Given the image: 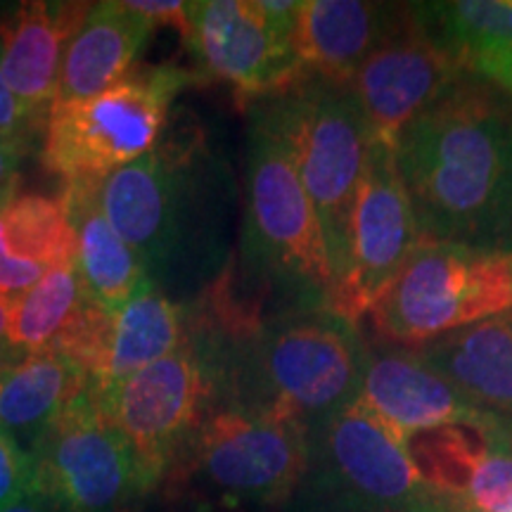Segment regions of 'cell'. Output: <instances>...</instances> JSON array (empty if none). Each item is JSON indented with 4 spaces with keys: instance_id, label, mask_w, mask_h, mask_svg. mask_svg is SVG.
Masks as SVG:
<instances>
[{
    "instance_id": "d6986e66",
    "label": "cell",
    "mask_w": 512,
    "mask_h": 512,
    "mask_svg": "<svg viewBox=\"0 0 512 512\" xmlns=\"http://www.w3.org/2000/svg\"><path fill=\"white\" fill-rule=\"evenodd\" d=\"M413 351L479 411L512 420V309Z\"/></svg>"
},
{
    "instance_id": "9a60e30c",
    "label": "cell",
    "mask_w": 512,
    "mask_h": 512,
    "mask_svg": "<svg viewBox=\"0 0 512 512\" xmlns=\"http://www.w3.org/2000/svg\"><path fill=\"white\" fill-rule=\"evenodd\" d=\"M366 411L403 444L411 434L482 420L484 411L458 392L446 377L427 366L413 349L396 344H368L361 396Z\"/></svg>"
},
{
    "instance_id": "e0dca14e",
    "label": "cell",
    "mask_w": 512,
    "mask_h": 512,
    "mask_svg": "<svg viewBox=\"0 0 512 512\" xmlns=\"http://www.w3.org/2000/svg\"><path fill=\"white\" fill-rule=\"evenodd\" d=\"M88 10L91 3L34 0L19 3L0 22L5 83L41 131H46L48 114L57 100L64 53Z\"/></svg>"
},
{
    "instance_id": "1f68e13d",
    "label": "cell",
    "mask_w": 512,
    "mask_h": 512,
    "mask_svg": "<svg viewBox=\"0 0 512 512\" xmlns=\"http://www.w3.org/2000/svg\"><path fill=\"white\" fill-rule=\"evenodd\" d=\"M3 512H55V508H53V503H50L48 498L36 489V491H31L29 496H24L22 501L10 505V508Z\"/></svg>"
},
{
    "instance_id": "f546056e",
    "label": "cell",
    "mask_w": 512,
    "mask_h": 512,
    "mask_svg": "<svg viewBox=\"0 0 512 512\" xmlns=\"http://www.w3.org/2000/svg\"><path fill=\"white\" fill-rule=\"evenodd\" d=\"M19 159L15 152H10L8 147L0 145V207L8 204L12 197L17 195V183H19Z\"/></svg>"
},
{
    "instance_id": "30bf717a",
    "label": "cell",
    "mask_w": 512,
    "mask_h": 512,
    "mask_svg": "<svg viewBox=\"0 0 512 512\" xmlns=\"http://www.w3.org/2000/svg\"><path fill=\"white\" fill-rule=\"evenodd\" d=\"M31 456L55 512H131L152 494L136 451L91 389L64 408Z\"/></svg>"
},
{
    "instance_id": "6da1fadb",
    "label": "cell",
    "mask_w": 512,
    "mask_h": 512,
    "mask_svg": "<svg viewBox=\"0 0 512 512\" xmlns=\"http://www.w3.org/2000/svg\"><path fill=\"white\" fill-rule=\"evenodd\" d=\"M420 242L512 252V98L467 76L394 145Z\"/></svg>"
},
{
    "instance_id": "3957f363",
    "label": "cell",
    "mask_w": 512,
    "mask_h": 512,
    "mask_svg": "<svg viewBox=\"0 0 512 512\" xmlns=\"http://www.w3.org/2000/svg\"><path fill=\"white\" fill-rule=\"evenodd\" d=\"M190 330L214 363L221 406L278 415L311 434L361 396L368 342L332 309L280 311L238 328L192 318Z\"/></svg>"
},
{
    "instance_id": "603a6c76",
    "label": "cell",
    "mask_w": 512,
    "mask_h": 512,
    "mask_svg": "<svg viewBox=\"0 0 512 512\" xmlns=\"http://www.w3.org/2000/svg\"><path fill=\"white\" fill-rule=\"evenodd\" d=\"M83 389L86 375L53 347L12 358L0 368V427L31 453Z\"/></svg>"
},
{
    "instance_id": "4dcf8cb0",
    "label": "cell",
    "mask_w": 512,
    "mask_h": 512,
    "mask_svg": "<svg viewBox=\"0 0 512 512\" xmlns=\"http://www.w3.org/2000/svg\"><path fill=\"white\" fill-rule=\"evenodd\" d=\"M12 304H15V302H10V299L0 297V368H3L8 361H12V358H17L15 351L10 349V339H8Z\"/></svg>"
},
{
    "instance_id": "836d02e7",
    "label": "cell",
    "mask_w": 512,
    "mask_h": 512,
    "mask_svg": "<svg viewBox=\"0 0 512 512\" xmlns=\"http://www.w3.org/2000/svg\"><path fill=\"white\" fill-rule=\"evenodd\" d=\"M131 512H143V508H136V510H131Z\"/></svg>"
},
{
    "instance_id": "ac0fdd59",
    "label": "cell",
    "mask_w": 512,
    "mask_h": 512,
    "mask_svg": "<svg viewBox=\"0 0 512 512\" xmlns=\"http://www.w3.org/2000/svg\"><path fill=\"white\" fill-rule=\"evenodd\" d=\"M155 24L128 0L91 3L64 53L55 105L91 100L138 67Z\"/></svg>"
},
{
    "instance_id": "d6a6232c",
    "label": "cell",
    "mask_w": 512,
    "mask_h": 512,
    "mask_svg": "<svg viewBox=\"0 0 512 512\" xmlns=\"http://www.w3.org/2000/svg\"><path fill=\"white\" fill-rule=\"evenodd\" d=\"M444 512H458V510H456V508H451V505H448V508H446Z\"/></svg>"
},
{
    "instance_id": "f1b7e54d",
    "label": "cell",
    "mask_w": 512,
    "mask_h": 512,
    "mask_svg": "<svg viewBox=\"0 0 512 512\" xmlns=\"http://www.w3.org/2000/svg\"><path fill=\"white\" fill-rule=\"evenodd\" d=\"M133 10L150 19L157 27H174L181 34L183 43L188 46L190 41V8L192 3H183V0H128Z\"/></svg>"
},
{
    "instance_id": "8992f818",
    "label": "cell",
    "mask_w": 512,
    "mask_h": 512,
    "mask_svg": "<svg viewBox=\"0 0 512 512\" xmlns=\"http://www.w3.org/2000/svg\"><path fill=\"white\" fill-rule=\"evenodd\" d=\"M202 76L178 64H138L91 100L62 102L41 138L43 169L67 185H102L159 143L174 100Z\"/></svg>"
},
{
    "instance_id": "d4e9b609",
    "label": "cell",
    "mask_w": 512,
    "mask_h": 512,
    "mask_svg": "<svg viewBox=\"0 0 512 512\" xmlns=\"http://www.w3.org/2000/svg\"><path fill=\"white\" fill-rule=\"evenodd\" d=\"M83 297L86 292L74 266H57L48 271L41 283L12 304L10 349L17 356H24L50 347L81 306Z\"/></svg>"
},
{
    "instance_id": "cb8c5ba5",
    "label": "cell",
    "mask_w": 512,
    "mask_h": 512,
    "mask_svg": "<svg viewBox=\"0 0 512 512\" xmlns=\"http://www.w3.org/2000/svg\"><path fill=\"white\" fill-rule=\"evenodd\" d=\"M415 22L451 50L470 74L512 95V0L411 5Z\"/></svg>"
},
{
    "instance_id": "4316f807",
    "label": "cell",
    "mask_w": 512,
    "mask_h": 512,
    "mask_svg": "<svg viewBox=\"0 0 512 512\" xmlns=\"http://www.w3.org/2000/svg\"><path fill=\"white\" fill-rule=\"evenodd\" d=\"M38 489L36 460L27 448L0 427V512Z\"/></svg>"
},
{
    "instance_id": "7a4b0ae2",
    "label": "cell",
    "mask_w": 512,
    "mask_h": 512,
    "mask_svg": "<svg viewBox=\"0 0 512 512\" xmlns=\"http://www.w3.org/2000/svg\"><path fill=\"white\" fill-rule=\"evenodd\" d=\"M100 202L164 294L207 290L228 266L230 178L200 128H178L114 171L100 185Z\"/></svg>"
},
{
    "instance_id": "52a82bcc",
    "label": "cell",
    "mask_w": 512,
    "mask_h": 512,
    "mask_svg": "<svg viewBox=\"0 0 512 512\" xmlns=\"http://www.w3.org/2000/svg\"><path fill=\"white\" fill-rule=\"evenodd\" d=\"M266 100L292 145L337 285L349 261L351 214L373 140L366 114L351 83L323 79H306Z\"/></svg>"
},
{
    "instance_id": "44dd1931",
    "label": "cell",
    "mask_w": 512,
    "mask_h": 512,
    "mask_svg": "<svg viewBox=\"0 0 512 512\" xmlns=\"http://www.w3.org/2000/svg\"><path fill=\"white\" fill-rule=\"evenodd\" d=\"M57 266H74V233L62 202L17 192L0 207V297L17 302Z\"/></svg>"
},
{
    "instance_id": "83f0119b",
    "label": "cell",
    "mask_w": 512,
    "mask_h": 512,
    "mask_svg": "<svg viewBox=\"0 0 512 512\" xmlns=\"http://www.w3.org/2000/svg\"><path fill=\"white\" fill-rule=\"evenodd\" d=\"M0 55H3V50H0ZM41 138L43 131L31 121L19 100L12 95L8 83H5L3 67H0V145L15 152L19 159H24L34 150L36 140Z\"/></svg>"
},
{
    "instance_id": "ffe728a7",
    "label": "cell",
    "mask_w": 512,
    "mask_h": 512,
    "mask_svg": "<svg viewBox=\"0 0 512 512\" xmlns=\"http://www.w3.org/2000/svg\"><path fill=\"white\" fill-rule=\"evenodd\" d=\"M60 202L74 233V271L83 292L119 311L150 283L143 264L105 216L100 185H67Z\"/></svg>"
},
{
    "instance_id": "7402d4cb",
    "label": "cell",
    "mask_w": 512,
    "mask_h": 512,
    "mask_svg": "<svg viewBox=\"0 0 512 512\" xmlns=\"http://www.w3.org/2000/svg\"><path fill=\"white\" fill-rule=\"evenodd\" d=\"M190 304L147 283L131 302L112 313L105 368L93 387L95 399L112 394L121 382L176 351L190 335Z\"/></svg>"
},
{
    "instance_id": "ba28073f",
    "label": "cell",
    "mask_w": 512,
    "mask_h": 512,
    "mask_svg": "<svg viewBox=\"0 0 512 512\" xmlns=\"http://www.w3.org/2000/svg\"><path fill=\"white\" fill-rule=\"evenodd\" d=\"M512 309V252L420 242L368 311L382 342L418 349Z\"/></svg>"
},
{
    "instance_id": "484cf974",
    "label": "cell",
    "mask_w": 512,
    "mask_h": 512,
    "mask_svg": "<svg viewBox=\"0 0 512 512\" xmlns=\"http://www.w3.org/2000/svg\"><path fill=\"white\" fill-rule=\"evenodd\" d=\"M458 512H512V453L491 451L477 470L460 501Z\"/></svg>"
},
{
    "instance_id": "5b68a950",
    "label": "cell",
    "mask_w": 512,
    "mask_h": 512,
    "mask_svg": "<svg viewBox=\"0 0 512 512\" xmlns=\"http://www.w3.org/2000/svg\"><path fill=\"white\" fill-rule=\"evenodd\" d=\"M309 458V432L299 422L221 406L188 441L162 486L200 512L266 510L297 494Z\"/></svg>"
},
{
    "instance_id": "7c38bea8",
    "label": "cell",
    "mask_w": 512,
    "mask_h": 512,
    "mask_svg": "<svg viewBox=\"0 0 512 512\" xmlns=\"http://www.w3.org/2000/svg\"><path fill=\"white\" fill-rule=\"evenodd\" d=\"M297 0H202L190 8L188 48L209 79L233 88L240 105L304 81L294 34Z\"/></svg>"
},
{
    "instance_id": "9c48e42d",
    "label": "cell",
    "mask_w": 512,
    "mask_h": 512,
    "mask_svg": "<svg viewBox=\"0 0 512 512\" xmlns=\"http://www.w3.org/2000/svg\"><path fill=\"white\" fill-rule=\"evenodd\" d=\"M98 403L133 446L155 491L204 420L221 408V387L209 351L190 330L176 351L128 377Z\"/></svg>"
},
{
    "instance_id": "277c9868",
    "label": "cell",
    "mask_w": 512,
    "mask_h": 512,
    "mask_svg": "<svg viewBox=\"0 0 512 512\" xmlns=\"http://www.w3.org/2000/svg\"><path fill=\"white\" fill-rule=\"evenodd\" d=\"M226 273L268 313L332 309L335 278L323 230L266 98L249 105L240 271L228 259Z\"/></svg>"
},
{
    "instance_id": "4fadbf2b",
    "label": "cell",
    "mask_w": 512,
    "mask_h": 512,
    "mask_svg": "<svg viewBox=\"0 0 512 512\" xmlns=\"http://www.w3.org/2000/svg\"><path fill=\"white\" fill-rule=\"evenodd\" d=\"M420 245L394 145L370 140V150L351 214L349 261L335 285L332 311L358 323L399 278Z\"/></svg>"
},
{
    "instance_id": "2e32d148",
    "label": "cell",
    "mask_w": 512,
    "mask_h": 512,
    "mask_svg": "<svg viewBox=\"0 0 512 512\" xmlns=\"http://www.w3.org/2000/svg\"><path fill=\"white\" fill-rule=\"evenodd\" d=\"M411 5L304 0L294 34L306 79L351 83L363 62L411 24Z\"/></svg>"
},
{
    "instance_id": "8fae6325",
    "label": "cell",
    "mask_w": 512,
    "mask_h": 512,
    "mask_svg": "<svg viewBox=\"0 0 512 512\" xmlns=\"http://www.w3.org/2000/svg\"><path fill=\"white\" fill-rule=\"evenodd\" d=\"M306 479L320 501L344 512H434L441 505L408 453L361 403L309 434Z\"/></svg>"
},
{
    "instance_id": "5bb4252c",
    "label": "cell",
    "mask_w": 512,
    "mask_h": 512,
    "mask_svg": "<svg viewBox=\"0 0 512 512\" xmlns=\"http://www.w3.org/2000/svg\"><path fill=\"white\" fill-rule=\"evenodd\" d=\"M467 76L465 64L434 41L413 17L399 36L389 38L363 62L351 86L366 114L370 136L396 145L420 114L437 105Z\"/></svg>"
}]
</instances>
